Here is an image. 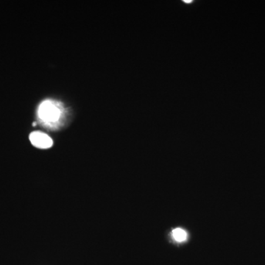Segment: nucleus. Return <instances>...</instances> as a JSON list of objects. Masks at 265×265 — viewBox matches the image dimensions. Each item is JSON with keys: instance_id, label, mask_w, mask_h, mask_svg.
Returning a JSON list of instances; mask_svg holds the SVG:
<instances>
[{"instance_id": "1", "label": "nucleus", "mask_w": 265, "mask_h": 265, "mask_svg": "<svg viewBox=\"0 0 265 265\" xmlns=\"http://www.w3.org/2000/svg\"><path fill=\"white\" fill-rule=\"evenodd\" d=\"M61 108L52 101H45L39 107L38 115L44 122L52 124L58 122L61 116Z\"/></svg>"}, {"instance_id": "2", "label": "nucleus", "mask_w": 265, "mask_h": 265, "mask_svg": "<svg viewBox=\"0 0 265 265\" xmlns=\"http://www.w3.org/2000/svg\"><path fill=\"white\" fill-rule=\"evenodd\" d=\"M30 140L33 146L41 149L51 148L53 145L52 139L44 132L35 131L30 135Z\"/></svg>"}, {"instance_id": "3", "label": "nucleus", "mask_w": 265, "mask_h": 265, "mask_svg": "<svg viewBox=\"0 0 265 265\" xmlns=\"http://www.w3.org/2000/svg\"><path fill=\"white\" fill-rule=\"evenodd\" d=\"M171 239L175 244H183L189 239V233L185 229L176 228L171 232Z\"/></svg>"}]
</instances>
